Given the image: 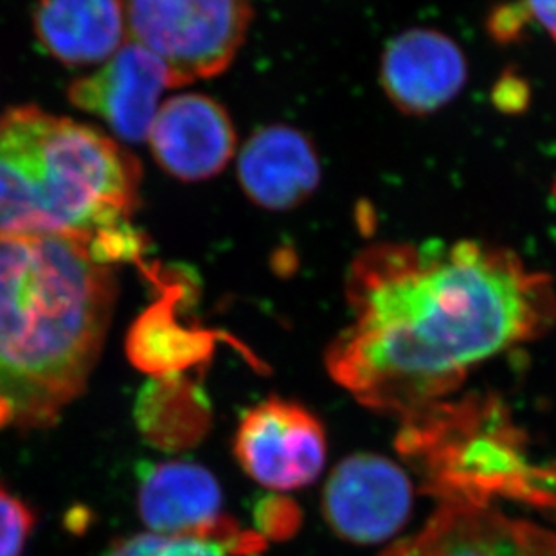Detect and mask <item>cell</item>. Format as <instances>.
Listing matches in <instances>:
<instances>
[{"label":"cell","mask_w":556,"mask_h":556,"mask_svg":"<svg viewBox=\"0 0 556 556\" xmlns=\"http://www.w3.org/2000/svg\"><path fill=\"white\" fill-rule=\"evenodd\" d=\"M344 285L350 320L328 346V375L400 421L451 400L472 369L556 323L552 278L478 240L372 243Z\"/></svg>","instance_id":"6da1fadb"},{"label":"cell","mask_w":556,"mask_h":556,"mask_svg":"<svg viewBox=\"0 0 556 556\" xmlns=\"http://www.w3.org/2000/svg\"><path fill=\"white\" fill-rule=\"evenodd\" d=\"M117 298L90 237L0 235V431H43L84 394Z\"/></svg>","instance_id":"7a4b0ae2"},{"label":"cell","mask_w":556,"mask_h":556,"mask_svg":"<svg viewBox=\"0 0 556 556\" xmlns=\"http://www.w3.org/2000/svg\"><path fill=\"white\" fill-rule=\"evenodd\" d=\"M141 164L111 137L37 106L0 117V235L96 237L139 202Z\"/></svg>","instance_id":"3957f363"},{"label":"cell","mask_w":556,"mask_h":556,"mask_svg":"<svg viewBox=\"0 0 556 556\" xmlns=\"http://www.w3.org/2000/svg\"><path fill=\"white\" fill-rule=\"evenodd\" d=\"M399 451L421 468L441 503L492 506L508 498L556 511V465L536 467L503 402L445 400L402 421Z\"/></svg>","instance_id":"277c9868"},{"label":"cell","mask_w":556,"mask_h":556,"mask_svg":"<svg viewBox=\"0 0 556 556\" xmlns=\"http://www.w3.org/2000/svg\"><path fill=\"white\" fill-rule=\"evenodd\" d=\"M123 10L131 42L163 60L174 87L227 71L252 21L251 0H125Z\"/></svg>","instance_id":"5b68a950"},{"label":"cell","mask_w":556,"mask_h":556,"mask_svg":"<svg viewBox=\"0 0 556 556\" xmlns=\"http://www.w3.org/2000/svg\"><path fill=\"white\" fill-rule=\"evenodd\" d=\"M235 456L265 489H305L325 468V429L303 405L273 396L243 413Z\"/></svg>","instance_id":"8992f818"},{"label":"cell","mask_w":556,"mask_h":556,"mask_svg":"<svg viewBox=\"0 0 556 556\" xmlns=\"http://www.w3.org/2000/svg\"><path fill=\"white\" fill-rule=\"evenodd\" d=\"M413 506L407 473L388 457L355 454L339 463L326 483L323 509L344 541L380 544L404 528Z\"/></svg>","instance_id":"52a82bcc"},{"label":"cell","mask_w":556,"mask_h":556,"mask_svg":"<svg viewBox=\"0 0 556 556\" xmlns=\"http://www.w3.org/2000/svg\"><path fill=\"white\" fill-rule=\"evenodd\" d=\"M382 556H556V533L494 506L441 503L416 535Z\"/></svg>","instance_id":"ba28073f"},{"label":"cell","mask_w":556,"mask_h":556,"mask_svg":"<svg viewBox=\"0 0 556 556\" xmlns=\"http://www.w3.org/2000/svg\"><path fill=\"white\" fill-rule=\"evenodd\" d=\"M174 87L163 60L139 43H123L98 73L68 87V100L101 117L123 141L144 142L157 116L159 98Z\"/></svg>","instance_id":"9c48e42d"},{"label":"cell","mask_w":556,"mask_h":556,"mask_svg":"<svg viewBox=\"0 0 556 556\" xmlns=\"http://www.w3.org/2000/svg\"><path fill=\"white\" fill-rule=\"evenodd\" d=\"M465 54L451 37L416 27L386 46L380 81L388 100L409 116H429L448 105L467 84Z\"/></svg>","instance_id":"30bf717a"},{"label":"cell","mask_w":556,"mask_h":556,"mask_svg":"<svg viewBox=\"0 0 556 556\" xmlns=\"http://www.w3.org/2000/svg\"><path fill=\"white\" fill-rule=\"evenodd\" d=\"M148 141L164 172L199 182L224 172L235 155L237 131L218 101L185 94L159 109Z\"/></svg>","instance_id":"8fae6325"},{"label":"cell","mask_w":556,"mask_h":556,"mask_svg":"<svg viewBox=\"0 0 556 556\" xmlns=\"http://www.w3.org/2000/svg\"><path fill=\"white\" fill-rule=\"evenodd\" d=\"M137 504L144 526L159 535H218L238 528L222 515L215 476L197 463L142 465Z\"/></svg>","instance_id":"7c38bea8"},{"label":"cell","mask_w":556,"mask_h":556,"mask_svg":"<svg viewBox=\"0 0 556 556\" xmlns=\"http://www.w3.org/2000/svg\"><path fill=\"white\" fill-rule=\"evenodd\" d=\"M238 179L243 193L263 210H294L319 188V155L303 131L265 126L242 148Z\"/></svg>","instance_id":"4fadbf2b"},{"label":"cell","mask_w":556,"mask_h":556,"mask_svg":"<svg viewBox=\"0 0 556 556\" xmlns=\"http://www.w3.org/2000/svg\"><path fill=\"white\" fill-rule=\"evenodd\" d=\"M35 29L43 48L67 65L106 62L126 42L122 0H42Z\"/></svg>","instance_id":"5bb4252c"},{"label":"cell","mask_w":556,"mask_h":556,"mask_svg":"<svg viewBox=\"0 0 556 556\" xmlns=\"http://www.w3.org/2000/svg\"><path fill=\"white\" fill-rule=\"evenodd\" d=\"M175 301L166 298L139 317L130 337L131 363L159 377L179 375L182 369L210 357L215 336L207 330H193L177 323Z\"/></svg>","instance_id":"9a60e30c"},{"label":"cell","mask_w":556,"mask_h":556,"mask_svg":"<svg viewBox=\"0 0 556 556\" xmlns=\"http://www.w3.org/2000/svg\"><path fill=\"white\" fill-rule=\"evenodd\" d=\"M142 434L161 448L191 446L207 431L210 404L194 383L168 375L150 383L137 404Z\"/></svg>","instance_id":"2e32d148"},{"label":"cell","mask_w":556,"mask_h":556,"mask_svg":"<svg viewBox=\"0 0 556 556\" xmlns=\"http://www.w3.org/2000/svg\"><path fill=\"white\" fill-rule=\"evenodd\" d=\"M263 547L262 535L243 533L240 528L218 535L141 533L117 542L109 556H245Z\"/></svg>","instance_id":"e0dca14e"},{"label":"cell","mask_w":556,"mask_h":556,"mask_svg":"<svg viewBox=\"0 0 556 556\" xmlns=\"http://www.w3.org/2000/svg\"><path fill=\"white\" fill-rule=\"evenodd\" d=\"M35 520L33 509L0 484V556H22Z\"/></svg>","instance_id":"ac0fdd59"},{"label":"cell","mask_w":556,"mask_h":556,"mask_svg":"<svg viewBox=\"0 0 556 556\" xmlns=\"http://www.w3.org/2000/svg\"><path fill=\"white\" fill-rule=\"evenodd\" d=\"M256 520L263 533H267L274 539H283L298 528L300 514H298V508L292 504H287V501L267 498L260 504Z\"/></svg>","instance_id":"d6986e66"},{"label":"cell","mask_w":556,"mask_h":556,"mask_svg":"<svg viewBox=\"0 0 556 556\" xmlns=\"http://www.w3.org/2000/svg\"><path fill=\"white\" fill-rule=\"evenodd\" d=\"M525 10L556 42V0H525Z\"/></svg>","instance_id":"ffe728a7"}]
</instances>
